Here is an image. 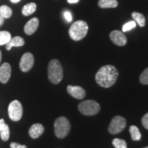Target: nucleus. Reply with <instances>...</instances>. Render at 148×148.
I'll use <instances>...</instances> for the list:
<instances>
[{"instance_id": "obj_5", "label": "nucleus", "mask_w": 148, "mask_h": 148, "mask_svg": "<svg viewBox=\"0 0 148 148\" xmlns=\"http://www.w3.org/2000/svg\"><path fill=\"white\" fill-rule=\"evenodd\" d=\"M79 112L86 116L95 115L100 111V105L92 99H88L79 103Z\"/></svg>"}, {"instance_id": "obj_21", "label": "nucleus", "mask_w": 148, "mask_h": 148, "mask_svg": "<svg viewBox=\"0 0 148 148\" xmlns=\"http://www.w3.org/2000/svg\"><path fill=\"white\" fill-rule=\"evenodd\" d=\"M0 135H1V138L3 141H7L10 137V129H9L8 125L5 123L4 126L0 131Z\"/></svg>"}, {"instance_id": "obj_31", "label": "nucleus", "mask_w": 148, "mask_h": 148, "mask_svg": "<svg viewBox=\"0 0 148 148\" xmlns=\"http://www.w3.org/2000/svg\"><path fill=\"white\" fill-rule=\"evenodd\" d=\"M21 1V0H10V1L11 2H12V3H18V2H19V1Z\"/></svg>"}, {"instance_id": "obj_1", "label": "nucleus", "mask_w": 148, "mask_h": 148, "mask_svg": "<svg viewBox=\"0 0 148 148\" xmlns=\"http://www.w3.org/2000/svg\"><path fill=\"white\" fill-rule=\"evenodd\" d=\"M119 73L113 65L101 66L95 75V81L99 86L103 88H109L115 84Z\"/></svg>"}, {"instance_id": "obj_8", "label": "nucleus", "mask_w": 148, "mask_h": 148, "mask_svg": "<svg viewBox=\"0 0 148 148\" xmlns=\"http://www.w3.org/2000/svg\"><path fill=\"white\" fill-rule=\"evenodd\" d=\"M34 64V58L32 53L27 52L22 56L19 62L20 69L23 72H27L32 68Z\"/></svg>"}, {"instance_id": "obj_30", "label": "nucleus", "mask_w": 148, "mask_h": 148, "mask_svg": "<svg viewBox=\"0 0 148 148\" xmlns=\"http://www.w3.org/2000/svg\"><path fill=\"white\" fill-rule=\"evenodd\" d=\"M67 1L69 3H75L78 2L79 0H67Z\"/></svg>"}, {"instance_id": "obj_9", "label": "nucleus", "mask_w": 148, "mask_h": 148, "mask_svg": "<svg viewBox=\"0 0 148 148\" xmlns=\"http://www.w3.org/2000/svg\"><path fill=\"white\" fill-rule=\"evenodd\" d=\"M110 38L112 42L118 46H124L127 43V38L119 30H113L110 33Z\"/></svg>"}, {"instance_id": "obj_22", "label": "nucleus", "mask_w": 148, "mask_h": 148, "mask_svg": "<svg viewBox=\"0 0 148 148\" xmlns=\"http://www.w3.org/2000/svg\"><path fill=\"white\" fill-rule=\"evenodd\" d=\"M112 143L115 148H127V143L125 142V140L121 139V138H114L112 140Z\"/></svg>"}, {"instance_id": "obj_13", "label": "nucleus", "mask_w": 148, "mask_h": 148, "mask_svg": "<svg viewBox=\"0 0 148 148\" xmlns=\"http://www.w3.org/2000/svg\"><path fill=\"white\" fill-rule=\"evenodd\" d=\"M45 128L44 126L40 123H35L30 127L29 130V135L31 138H37L43 134Z\"/></svg>"}, {"instance_id": "obj_33", "label": "nucleus", "mask_w": 148, "mask_h": 148, "mask_svg": "<svg viewBox=\"0 0 148 148\" xmlns=\"http://www.w3.org/2000/svg\"><path fill=\"white\" fill-rule=\"evenodd\" d=\"M143 148H148V146H147V147H143Z\"/></svg>"}, {"instance_id": "obj_18", "label": "nucleus", "mask_w": 148, "mask_h": 148, "mask_svg": "<svg viewBox=\"0 0 148 148\" xmlns=\"http://www.w3.org/2000/svg\"><path fill=\"white\" fill-rule=\"evenodd\" d=\"M130 133L131 134V137L133 140L137 141L140 140L141 138V134H140L139 129L136 125H131L129 129Z\"/></svg>"}, {"instance_id": "obj_6", "label": "nucleus", "mask_w": 148, "mask_h": 148, "mask_svg": "<svg viewBox=\"0 0 148 148\" xmlns=\"http://www.w3.org/2000/svg\"><path fill=\"white\" fill-rule=\"evenodd\" d=\"M126 127V120L121 116H114L108 126V132L115 135L121 132Z\"/></svg>"}, {"instance_id": "obj_4", "label": "nucleus", "mask_w": 148, "mask_h": 148, "mask_svg": "<svg viewBox=\"0 0 148 148\" xmlns=\"http://www.w3.org/2000/svg\"><path fill=\"white\" fill-rule=\"evenodd\" d=\"M71 124L69 119L65 116H60L54 122V132L59 138H63L69 134Z\"/></svg>"}, {"instance_id": "obj_26", "label": "nucleus", "mask_w": 148, "mask_h": 148, "mask_svg": "<svg viewBox=\"0 0 148 148\" xmlns=\"http://www.w3.org/2000/svg\"><path fill=\"white\" fill-rule=\"evenodd\" d=\"M10 148H27L26 145H21V144L17 143H10Z\"/></svg>"}, {"instance_id": "obj_19", "label": "nucleus", "mask_w": 148, "mask_h": 148, "mask_svg": "<svg viewBox=\"0 0 148 148\" xmlns=\"http://www.w3.org/2000/svg\"><path fill=\"white\" fill-rule=\"evenodd\" d=\"M12 10L8 5H2L0 6V15L4 18H9L12 16Z\"/></svg>"}, {"instance_id": "obj_17", "label": "nucleus", "mask_w": 148, "mask_h": 148, "mask_svg": "<svg viewBox=\"0 0 148 148\" xmlns=\"http://www.w3.org/2000/svg\"><path fill=\"white\" fill-rule=\"evenodd\" d=\"M132 17L136 23H137L140 27H143L145 25V17L143 14L138 12H133L132 13Z\"/></svg>"}, {"instance_id": "obj_14", "label": "nucleus", "mask_w": 148, "mask_h": 148, "mask_svg": "<svg viewBox=\"0 0 148 148\" xmlns=\"http://www.w3.org/2000/svg\"><path fill=\"white\" fill-rule=\"evenodd\" d=\"M25 44V40L21 36H14L13 38H11L8 43L6 44L5 48L7 50H10L11 48L13 47H21Z\"/></svg>"}, {"instance_id": "obj_20", "label": "nucleus", "mask_w": 148, "mask_h": 148, "mask_svg": "<svg viewBox=\"0 0 148 148\" xmlns=\"http://www.w3.org/2000/svg\"><path fill=\"white\" fill-rule=\"evenodd\" d=\"M11 39V34L7 31H0V45H6Z\"/></svg>"}, {"instance_id": "obj_23", "label": "nucleus", "mask_w": 148, "mask_h": 148, "mask_svg": "<svg viewBox=\"0 0 148 148\" xmlns=\"http://www.w3.org/2000/svg\"><path fill=\"white\" fill-rule=\"evenodd\" d=\"M139 80L142 84L147 85L148 84V67L144 70L140 74Z\"/></svg>"}, {"instance_id": "obj_10", "label": "nucleus", "mask_w": 148, "mask_h": 148, "mask_svg": "<svg viewBox=\"0 0 148 148\" xmlns=\"http://www.w3.org/2000/svg\"><path fill=\"white\" fill-rule=\"evenodd\" d=\"M66 90L71 97L77 99H84L86 96V91L82 87L79 86H72L69 85L66 87Z\"/></svg>"}, {"instance_id": "obj_29", "label": "nucleus", "mask_w": 148, "mask_h": 148, "mask_svg": "<svg viewBox=\"0 0 148 148\" xmlns=\"http://www.w3.org/2000/svg\"><path fill=\"white\" fill-rule=\"evenodd\" d=\"M3 22H4V18H3L2 16L0 15V27L3 25Z\"/></svg>"}, {"instance_id": "obj_32", "label": "nucleus", "mask_w": 148, "mask_h": 148, "mask_svg": "<svg viewBox=\"0 0 148 148\" xmlns=\"http://www.w3.org/2000/svg\"><path fill=\"white\" fill-rule=\"evenodd\" d=\"M1 51L0 50V62H1Z\"/></svg>"}, {"instance_id": "obj_3", "label": "nucleus", "mask_w": 148, "mask_h": 148, "mask_svg": "<svg viewBox=\"0 0 148 148\" xmlns=\"http://www.w3.org/2000/svg\"><path fill=\"white\" fill-rule=\"evenodd\" d=\"M88 30V26L86 22L79 20L72 24L69 29V34L72 40L78 41L86 36Z\"/></svg>"}, {"instance_id": "obj_27", "label": "nucleus", "mask_w": 148, "mask_h": 148, "mask_svg": "<svg viewBox=\"0 0 148 148\" xmlns=\"http://www.w3.org/2000/svg\"><path fill=\"white\" fill-rule=\"evenodd\" d=\"M64 16L68 22H71L72 21V15L69 11H66L64 12Z\"/></svg>"}, {"instance_id": "obj_28", "label": "nucleus", "mask_w": 148, "mask_h": 148, "mask_svg": "<svg viewBox=\"0 0 148 148\" xmlns=\"http://www.w3.org/2000/svg\"><path fill=\"white\" fill-rule=\"evenodd\" d=\"M5 121H4V120H3V119H0V131L1 130H2V128L3 127V126H4L5 125Z\"/></svg>"}, {"instance_id": "obj_24", "label": "nucleus", "mask_w": 148, "mask_h": 148, "mask_svg": "<svg viewBox=\"0 0 148 148\" xmlns=\"http://www.w3.org/2000/svg\"><path fill=\"white\" fill-rule=\"evenodd\" d=\"M136 23L134 21H129L123 25V27H122V31H123V32H127V31H129L130 30V29L134 28V27H136Z\"/></svg>"}, {"instance_id": "obj_2", "label": "nucleus", "mask_w": 148, "mask_h": 148, "mask_svg": "<svg viewBox=\"0 0 148 148\" xmlns=\"http://www.w3.org/2000/svg\"><path fill=\"white\" fill-rule=\"evenodd\" d=\"M48 78L54 84H58L63 78V69L60 61L53 59L48 65Z\"/></svg>"}, {"instance_id": "obj_25", "label": "nucleus", "mask_w": 148, "mask_h": 148, "mask_svg": "<svg viewBox=\"0 0 148 148\" xmlns=\"http://www.w3.org/2000/svg\"><path fill=\"white\" fill-rule=\"evenodd\" d=\"M141 122H142V125H143V127H145V129L148 130V112L147 113H146L145 115L142 117Z\"/></svg>"}, {"instance_id": "obj_12", "label": "nucleus", "mask_w": 148, "mask_h": 148, "mask_svg": "<svg viewBox=\"0 0 148 148\" xmlns=\"http://www.w3.org/2000/svg\"><path fill=\"white\" fill-rule=\"evenodd\" d=\"M39 25V20L38 18L34 17L31 18L25 25L24 32L27 35H32L36 32Z\"/></svg>"}, {"instance_id": "obj_11", "label": "nucleus", "mask_w": 148, "mask_h": 148, "mask_svg": "<svg viewBox=\"0 0 148 148\" xmlns=\"http://www.w3.org/2000/svg\"><path fill=\"white\" fill-rule=\"evenodd\" d=\"M11 76V66L8 62H4L0 66V82L5 84Z\"/></svg>"}, {"instance_id": "obj_16", "label": "nucleus", "mask_w": 148, "mask_h": 148, "mask_svg": "<svg viewBox=\"0 0 148 148\" xmlns=\"http://www.w3.org/2000/svg\"><path fill=\"white\" fill-rule=\"evenodd\" d=\"M36 10V4L34 2H31L25 5L22 8V14L24 16H29L34 13Z\"/></svg>"}, {"instance_id": "obj_15", "label": "nucleus", "mask_w": 148, "mask_h": 148, "mask_svg": "<svg viewBox=\"0 0 148 148\" xmlns=\"http://www.w3.org/2000/svg\"><path fill=\"white\" fill-rule=\"evenodd\" d=\"M98 5L101 8H113L117 7L118 1L116 0H99Z\"/></svg>"}, {"instance_id": "obj_7", "label": "nucleus", "mask_w": 148, "mask_h": 148, "mask_svg": "<svg viewBox=\"0 0 148 148\" xmlns=\"http://www.w3.org/2000/svg\"><path fill=\"white\" fill-rule=\"evenodd\" d=\"M8 115L10 119L13 121H18L21 119L23 115V106L19 101H11L8 106Z\"/></svg>"}]
</instances>
